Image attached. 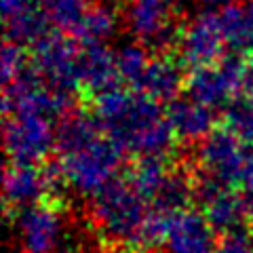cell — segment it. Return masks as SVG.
Wrapping results in <instances>:
<instances>
[{"instance_id":"cell-1","label":"cell","mask_w":253,"mask_h":253,"mask_svg":"<svg viewBox=\"0 0 253 253\" xmlns=\"http://www.w3.org/2000/svg\"><path fill=\"white\" fill-rule=\"evenodd\" d=\"M93 116L108 137L129 154H167L175 139L167 110L161 108V101L123 89L121 84L95 95Z\"/></svg>"},{"instance_id":"cell-2","label":"cell","mask_w":253,"mask_h":253,"mask_svg":"<svg viewBox=\"0 0 253 253\" xmlns=\"http://www.w3.org/2000/svg\"><path fill=\"white\" fill-rule=\"evenodd\" d=\"M152 205H148L129 181L114 179L93 199L91 224L104 243L116 249L139 251L144 247L146 221Z\"/></svg>"},{"instance_id":"cell-3","label":"cell","mask_w":253,"mask_h":253,"mask_svg":"<svg viewBox=\"0 0 253 253\" xmlns=\"http://www.w3.org/2000/svg\"><path fill=\"white\" fill-rule=\"evenodd\" d=\"M125 150L108 135H95L84 144L59 154L66 184L78 196L95 199L116 179Z\"/></svg>"},{"instance_id":"cell-4","label":"cell","mask_w":253,"mask_h":253,"mask_svg":"<svg viewBox=\"0 0 253 253\" xmlns=\"http://www.w3.org/2000/svg\"><path fill=\"white\" fill-rule=\"evenodd\" d=\"M32 70L53 89L74 93L83 86V44L61 32H46L34 44Z\"/></svg>"},{"instance_id":"cell-5","label":"cell","mask_w":253,"mask_h":253,"mask_svg":"<svg viewBox=\"0 0 253 253\" xmlns=\"http://www.w3.org/2000/svg\"><path fill=\"white\" fill-rule=\"evenodd\" d=\"M184 89L190 99L211 110L228 108L247 91V61L232 55L211 66L194 68L190 70Z\"/></svg>"},{"instance_id":"cell-6","label":"cell","mask_w":253,"mask_h":253,"mask_svg":"<svg viewBox=\"0 0 253 253\" xmlns=\"http://www.w3.org/2000/svg\"><path fill=\"white\" fill-rule=\"evenodd\" d=\"M53 118L42 114L13 112L4 116V150L9 163L38 165L55 148Z\"/></svg>"},{"instance_id":"cell-7","label":"cell","mask_w":253,"mask_h":253,"mask_svg":"<svg viewBox=\"0 0 253 253\" xmlns=\"http://www.w3.org/2000/svg\"><path fill=\"white\" fill-rule=\"evenodd\" d=\"M194 199L199 201L203 215L209 219L213 230L224 236L241 232L251 215L245 194L236 192L232 184H224L203 173L194 179Z\"/></svg>"},{"instance_id":"cell-8","label":"cell","mask_w":253,"mask_h":253,"mask_svg":"<svg viewBox=\"0 0 253 253\" xmlns=\"http://www.w3.org/2000/svg\"><path fill=\"white\" fill-rule=\"evenodd\" d=\"M177 59L190 70L217 63L224 59V49L228 46L221 32L219 15L213 11H203L196 17L186 21L175 38Z\"/></svg>"},{"instance_id":"cell-9","label":"cell","mask_w":253,"mask_h":253,"mask_svg":"<svg viewBox=\"0 0 253 253\" xmlns=\"http://www.w3.org/2000/svg\"><path fill=\"white\" fill-rule=\"evenodd\" d=\"M61 211L51 203H34L15 211V234L21 253H53L63 243Z\"/></svg>"},{"instance_id":"cell-10","label":"cell","mask_w":253,"mask_h":253,"mask_svg":"<svg viewBox=\"0 0 253 253\" xmlns=\"http://www.w3.org/2000/svg\"><path fill=\"white\" fill-rule=\"evenodd\" d=\"M247 152L249 150L245 148V141L236 137L232 131H228L226 126L213 129L207 137L199 141V148H196L199 171L224 184H236L241 181Z\"/></svg>"},{"instance_id":"cell-11","label":"cell","mask_w":253,"mask_h":253,"mask_svg":"<svg viewBox=\"0 0 253 253\" xmlns=\"http://www.w3.org/2000/svg\"><path fill=\"white\" fill-rule=\"evenodd\" d=\"M173 15V0H129L125 23L137 42L146 46H165L171 38H177Z\"/></svg>"},{"instance_id":"cell-12","label":"cell","mask_w":253,"mask_h":253,"mask_svg":"<svg viewBox=\"0 0 253 253\" xmlns=\"http://www.w3.org/2000/svg\"><path fill=\"white\" fill-rule=\"evenodd\" d=\"M217 243L215 230L203 211L181 209L173 213L163 247L167 253H215Z\"/></svg>"},{"instance_id":"cell-13","label":"cell","mask_w":253,"mask_h":253,"mask_svg":"<svg viewBox=\"0 0 253 253\" xmlns=\"http://www.w3.org/2000/svg\"><path fill=\"white\" fill-rule=\"evenodd\" d=\"M167 116L177 139L201 141L213 131V110L190 99L188 95L186 99L175 97L173 101H169Z\"/></svg>"},{"instance_id":"cell-14","label":"cell","mask_w":253,"mask_h":253,"mask_svg":"<svg viewBox=\"0 0 253 253\" xmlns=\"http://www.w3.org/2000/svg\"><path fill=\"white\" fill-rule=\"evenodd\" d=\"M184 84L186 78L181 76V63L165 57V55H154L135 91L156 101H173Z\"/></svg>"},{"instance_id":"cell-15","label":"cell","mask_w":253,"mask_h":253,"mask_svg":"<svg viewBox=\"0 0 253 253\" xmlns=\"http://www.w3.org/2000/svg\"><path fill=\"white\" fill-rule=\"evenodd\" d=\"M4 203L6 207L15 211L23 209L28 205L38 203L41 196L46 194L42 171L36 169V165H17L9 163L4 171Z\"/></svg>"},{"instance_id":"cell-16","label":"cell","mask_w":253,"mask_h":253,"mask_svg":"<svg viewBox=\"0 0 253 253\" xmlns=\"http://www.w3.org/2000/svg\"><path fill=\"white\" fill-rule=\"evenodd\" d=\"M121 83L116 53L110 51L106 44H83V89L95 97Z\"/></svg>"},{"instance_id":"cell-17","label":"cell","mask_w":253,"mask_h":253,"mask_svg":"<svg viewBox=\"0 0 253 253\" xmlns=\"http://www.w3.org/2000/svg\"><path fill=\"white\" fill-rule=\"evenodd\" d=\"M173 169L169 167L165 154H150V156H139L137 163L131 167L126 181L144 196L146 201H156V196L161 194L163 186L167 184L169 175ZM150 203V205H152Z\"/></svg>"},{"instance_id":"cell-18","label":"cell","mask_w":253,"mask_h":253,"mask_svg":"<svg viewBox=\"0 0 253 253\" xmlns=\"http://www.w3.org/2000/svg\"><path fill=\"white\" fill-rule=\"evenodd\" d=\"M118 30V13L110 4H93L72 32L81 44H106Z\"/></svg>"},{"instance_id":"cell-19","label":"cell","mask_w":253,"mask_h":253,"mask_svg":"<svg viewBox=\"0 0 253 253\" xmlns=\"http://www.w3.org/2000/svg\"><path fill=\"white\" fill-rule=\"evenodd\" d=\"M219 23H221V32L228 46H232L234 51H243V49H251L253 46V28L251 21L247 17L243 4L236 2H228L219 9Z\"/></svg>"},{"instance_id":"cell-20","label":"cell","mask_w":253,"mask_h":253,"mask_svg":"<svg viewBox=\"0 0 253 253\" xmlns=\"http://www.w3.org/2000/svg\"><path fill=\"white\" fill-rule=\"evenodd\" d=\"M46 21L59 32H74L91 9V0H38Z\"/></svg>"},{"instance_id":"cell-21","label":"cell","mask_w":253,"mask_h":253,"mask_svg":"<svg viewBox=\"0 0 253 253\" xmlns=\"http://www.w3.org/2000/svg\"><path fill=\"white\" fill-rule=\"evenodd\" d=\"M150 59H152V55L146 51V44H141V42L123 44L116 51V68H118V74H121V81L135 91V86L139 84L141 76H144Z\"/></svg>"},{"instance_id":"cell-22","label":"cell","mask_w":253,"mask_h":253,"mask_svg":"<svg viewBox=\"0 0 253 253\" xmlns=\"http://www.w3.org/2000/svg\"><path fill=\"white\" fill-rule=\"evenodd\" d=\"M224 126L245 144H253V91H245L226 108Z\"/></svg>"},{"instance_id":"cell-23","label":"cell","mask_w":253,"mask_h":253,"mask_svg":"<svg viewBox=\"0 0 253 253\" xmlns=\"http://www.w3.org/2000/svg\"><path fill=\"white\" fill-rule=\"evenodd\" d=\"M28 70H32V66L28 53L23 51V44L15 41H6L2 49V83L11 84L13 81L21 78Z\"/></svg>"},{"instance_id":"cell-24","label":"cell","mask_w":253,"mask_h":253,"mask_svg":"<svg viewBox=\"0 0 253 253\" xmlns=\"http://www.w3.org/2000/svg\"><path fill=\"white\" fill-rule=\"evenodd\" d=\"M215 253H253V241L243 236L241 232L226 234L217 243Z\"/></svg>"},{"instance_id":"cell-25","label":"cell","mask_w":253,"mask_h":253,"mask_svg":"<svg viewBox=\"0 0 253 253\" xmlns=\"http://www.w3.org/2000/svg\"><path fill=\"white\" fill-rule=\"evenodd\" d=\"M239 184L243 186L245 201H247L249 211H251V215H253V150H249V152H247V161H245V167H243Z\"/></svg>"},{"instance_id":"cell-26","label":"cell","mask_w":253,"mask_h":253,"mask_svg":"<svg viewBox=\"0 0 253 253\" xmlns=\"http://www.w3.org/2000/svg\"><path fill=\"white\" fill-rule=\"evenodd\" d=\"M53 253H83V247L74 241H63Z\"/></svg>"},{"instance_id":"cell-27","label":"cell","mask_w":253,"mask_h":253,"mask_svg":"<svg viewBox=\"0 0 253 253\" xmlns=\"http://www.w3.org/2000/svg\"><path fill=\"white\" fill-rule=\"evenodd\" d=\"M199 6H203L205 11H213V9H219V6L228 4V0H194Z\"/></svg>"},{"instance_id":"cell-28","label":"cell","mask_w":253,"mask_h":253,"mask_svg":"<svg viewBox=\"0 0 253 253\" xmlns=\"http://www.w3.org/2000/svg\"><path fill=\"white\" fill-rule=\"evenodd\" d=\"M245 61H247V91H253V46H251L249 57Z\"/></svg>"},{"instance_id":"cell-29","label":"cell","mask_w":253,"mask_h":253,"mask_svg":"<svg viewBox=\"0 0 253 253\" xmlns=\"http://www.w3.org/2000/svg\"><path fill=\"white\" fill-rule=\"evenodd\" d=\"M245 11H247V17L251 21V28H253V0H245Z\"/></svg>"},{"instance_id":"cell-30","label":"cell","mask_w":253,"mask_h":253,"mask_svg":"<svg viewBox=\"0 0 253 253\" xmlns=\"http://www.w3.org/2000/svg\"><path fill=\"white\" fill-rule=\"evenodd\" d=\"M251 241H253V234H251Z\"/></svg>"}]
</instances>
